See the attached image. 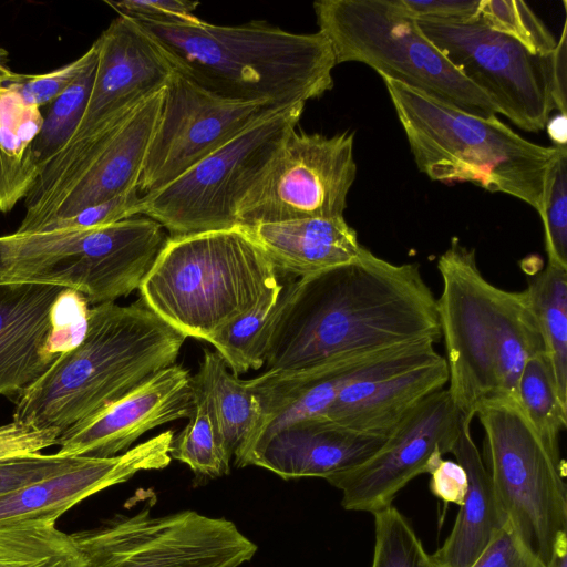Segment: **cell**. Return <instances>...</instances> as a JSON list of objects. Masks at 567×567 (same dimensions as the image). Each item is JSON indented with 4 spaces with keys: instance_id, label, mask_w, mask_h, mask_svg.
<instances>
[{
    "instance_id": "cell-31",
    "label": "cell",
    "mask_w": 567,
    "mask_h": 567,
    "mask_svg": "<svg viewBox=\"0 0 567 567\" xmlns=\"http://www.w3.org/2000/svg\"><path fill=\"white\" fill-rule=\"evenodd\" d=\"M516 402L535 430L550 444L559 445V435L567 426V402L559 394L545 351L526 361L517 381Z\"/></svg>"
},
{
    "instance_id": "cell-10",
    "label": "cell",
    "mask_w": 567,
    "mask_h": 567,
    "mask_svg": "<svg viewBox=\"0 0 567 567\" xmlns=\"http://www.w3.org/2000/svg\"><path fill=\"white\" fill-rule=\"evenodd\" d=\"M165 89L123 118L68 142L24 197L17 231L54 228L84 209L138 189Z\"/></svg>"
},
{
    "instance_id": "cell-6",
    "label": "cell",
    "mask_w": 567,
    "mask_h": 567,
    "mask_svg": "<svg viewBox=\"0 0 567 567\" xmlns=\"http://www.w3.org/2000/svg\"><path fill=\"white\" fill-rule=\"evenodd\" d=\"M279 285L266 252L237 226L167 237L140 299L186 338L210 342Z\"/></svg>"
},
{
    "instance_id": "cell-11",
    "label": "cell",
    "mask_w": 567,
    "mask_h": 567,
    "mask_svg": "<svg viewBox=\"0 0 567 567\" xmlns=\"http://www.w3.org/2000/svg\"><path fill=\"white\" fill-rule=\"evenodd\" d=\"M306 104L282 109L251 125L162 188L141 197L140 215L171 236L237 227V208L286 137Z\"/></svg>"
},
{
    "instance_id": "cell-20",
    "label": "cell",
    "mask_w": 567,
    "mask_h": 567,
    "mask_svg": "<svg viewBox=\"0 0 567 567\" xmlns=\"http://www.w3.org/2000/svg\"><path fill=\"white\" fill-rule=\"evenodd\" d=\"M174 432L167 430L112 457L78 465L0 496V524L54 522L81 501L142 471L168 466Z\"/></svg>"
},
{
    "instance_id": "cell-32",
    "label": "cell",
    "mask_w": 567,
    "mask_h": 567,
    "mask_svg": "<svg viewBox=\"0 0 567 567\" xmlns=\"http://www.w3.org/2000/svg\"><path fill=\"white\" fill-rule=\"evenodd\" d=\"M194 392L189 421L174 435L169 456L188 465L198 476L218 477L229 472L230 460L223 450L206 400Z\"/></svg>"
},
{
    "instance_id": "cell-28",
    "label": "cell",
    "mask_w": 567,
    "mask_h": 567,
    "mask_svg": "<svg viewBox=\"0 0 567 567\" xmlns=\"http://www.w3.org/2000/svg\"><path fill=\"white\" fill-rule=\"evenodd\" d=\"M557 389L567 402V269L547 264L525 289Z\"/></svg>"
},
{
    "instance_id": "cell-5",
    "label": "cell",
    "mask_w": 567,
    "mask_h": 567,
    "mask_svg": "<svg viewBox=\"0 0 567 567\" xmlns=\"http://www.w3.org/2000/svg\"><path fill=\"white\" fill-rule=\"evenodd\" d=\"M420 172L446 184L473 183L528 204L539 214L560 146L525 140L492 116L482 118L380 74Z\"/></svg>"
},
{
    "instance_id": "cell-48",
    "label": "cell",
    "mask_w": 567,
    "mask_h": 567,
    "mask_svg": "<svg viewBox=\"0 0 567 567\" xmlns=\"http://www.w3.org/2000/svg\"><path fill=\"white\" fill-rule=\"evenodd\" d=\"M547 567H567V534L559 537Z\"/></svg>"
},
{
    "instance_id": "cell-41",
    "label": "cell",
    "mask_w": 567,
    "mask_h": 567,
    "mask_svg": "<svg viewBox=\"0 0 567 567\" xmlns=\"http://www.w3.org/2000/svg\"><path fill=\"white\" fill-rule=\"evenodd\" d=\"M472 567H544L523 545L508 524L491 538Z\"/></svg>"
},
{
    "instance_id": "cell-26",
    "label": "cell",
    "mask_w": 567,
    "mask_h": 567,
    "mask_svg": "<svg viewBox=\"0 0 567 567\" xmlns=\"http://www.w3.org/2000/svg\"><path fill=\"white\" fill-rule=\"evenodd\" d=\"M193 384L206 400L223 450L231 460L258 429L261 409L256 395L216 351L208 349H204Z\"/></svg>"
},
{
    "instance_id": "cell-40",
    "label": "cell",
    "mask_w": 567,
    "mask_h": 567,
    "mask_svg": "<svg viewBox=\"0 0 567 567\" xmlns=\"http://www.w3.org/2000/svg\"><path fill=\"white\" fill-rule=\"evenodd\" d=\"M59 429H38L14 422L0 426V460L41 453L42 450L58 445Z\"/></svg>"
},
{
    "instance_id": "cell-14",
    "label": "cell",
    "mask_w": 567,
    "mask_h": 567,
    "mask_svg": "<svg viewBox=\"0 0 567 567\" xmlns=\"http://www.w3.org/2000/svg\"><path fill=\"white\" fill-rule=\"evenodd\" d=\"M353 143L351 131H292L240 200L238 226L343 216L357 176Z\"/></svg>"
},
{
    "instance_id": "cell-21",
    "label": "cell",
    "mask_w": 567,
    "mask_h": 567,
    "mask_svg": "<svg viewBox=\"0 0 567 567\" xmlns=\"http://www.w3.org/2000/svg\"><path fill=\"white\" fill-rule=\"evenodd\" d=\"M398 348L306 370L265 371L245 380L259 402L261 417L254 435L235 454V464L248 466L252 454L285 427L323 416L344 384L371 370Z\"/></svg>"
},
{
    "instance_id": "cell-36",
    "label": "cell",
    "mask_w": 567,
    "mask_h": 567,
    "mask_svg": "<svg viewBox=\"0 0 567 567\" xmlns=\"http://www.w3.org/2000/svg\"><path fill=\"white\" fill-rule=\"evenodd\" d=\"M548 264L567 269V147L560 146L547 176L542 209Z\"/></svg>"
},
{
    "instance_id": "cell-15",
    "label": "cell",
    "mask_w": 567,
    "mask_h": 567,
    "mask_svg": "<svg viewBox=\"0 0 567 567\" xmlns=\"http://www.w3.org/2000/svg\"><path fill=\"white\" fill-rule=\"evenodd\" d=\"M286 107L223 97L176 70L143 164L141 195L173 182L262 118Z\"/></svg>"
},
{
    "instance_id": "cell-44",
    "label": "cell",
    "mask_w": 567,
    "mask_h": 567,
    "mask_svg": "<svg viewBox=\"0 0 567 567\" xmlns=\"http://www.w3.org/2000/svg\"><path fill=\"white\" fill-rule=\"evenodd\" d=\"M430 475V489L434 496L457 505L463 503L467 489V476L457 462L442 460Z\"/></svg>"
},
{
    "instance_id": "cell-13",
    "label": "cell",
    "mask_w": 567,
    "mask_h": 567,
    "mask_svg": "<svg viewBox=\"0 0 567 567\" xmlns=\"http://www.w3.org/2000/svg\"><path fill=\"white\" fill-rule=\"evenodd\" d=\"M71 535L86 567H238L257 551L231 520L190 509L155 517L151 505Z\"/></svg>"
},
{
    "instance_id": "cell-39",
    "label": "cell",
    "mask_w": 567,
    "mask_h": 567,
    "mask_svg": "<svg viewBox=\"0 0 567 567\" xmlns=\"http://www.w3.org/2000/svg\"><path fill=\"white\" fill-rule=\"evenodd\" d=\"M118 14L133 19L164 23H195L200 19L193 12L200 4L189 0H123L105 1Z\"/></svg>"
},
{
    "instance_id": "cell-7",
    "label": "cell",
    "mask_w": 567,
    "mask_h": 567,
    "mask_svg": "<svg viewBox=\"0 0 567 567\" xmlns=\"http://www.w3.org/2000/svg\"><path fill=\"white\" fill-rule=\"evenodd\" d=\"M167 237L148 217L101 227H64L0 236V285L59 286L89 303L115 302L140 289Z\"/></svg>"
},
{
    "instance_id": "cell-45",
    "label": "cell",
    "mask_w": 567,
    "mask_h": 567,
    "mask_svg": "<svg viewBox=\"0 0 567 567\" xmlns=\"http://www.w3.org/2000/svg\"><path fill=\"white\" fill-rule=\"evenodd\" d=\"M567 23L564 22L560 39L555 49V91L557 110L566 115V80H567Z\"/></svg>"
},
{
    "instance_id": "cell-3",
    "label": "cell",
    "mask_w": 567,
    "mask_h": 567,
    "mask_svg": "<svg viewBox=\"0 0 567 567\" xmlns=\"http://www.w3.org/2000/svg\"><path fill=\"white\" fill-rule=\"evenodd\" d=\"M136 20L176 69L226 99L276 107L306 104L333 87L337 65L328 39L265 21L219 25L203 21Z\"/></svg>"
},
{
    "instance_id": "cell-2",
    "label": "cell",
    "mask_w": 567,
    "mask_h": 567,
    "mask_svg": "<svg viewBox=\"0 0 567 567\" xmlns=\"http://www.w3.org/2000/svg\"><path fill=\"white\" fill-rule=\"evenodd\" d=\"M442 291L436 311L449 371V392L470 423L481 405L516 400L526 361L544 351L525 290L509 291L481 272L475 250L457 238L440 256Z\"/></svg>"
},
{
    "instance_id": "cell-29",
    "label": "cell",
    "mask_w": 567,
    "mask_h": 567,
    "mask_svg": "<svg viewBox=\"0 0 567 567\" xmlns=\"http://www.w3.org/2000/svg\"><path fill=\"white\" fill-rule=\"evenodd\" d=\"M0 567H86L72 535L54 522L0 524Z\"/></svg>"
},
{
    "instance_id": "cell-18",
    "label": "cell",
    "mask_w": 567,
    "mask_h": 567,
    "mask_svg": "<svg viewBox=\"0 0 567 567\" xmlns=\"http://www.w3.org/2000/svg\"><path fill=\"white\" fill-rule=\"evenodd\" d=\"M95 42L93 84L84 114L68 142L126 116L165 89L177 70L162 47L127 16L118 14Z\"/></svg>"
},
{
    "instance_id": "cell-23",
    "label": "cell",
    "mask_w": 567,
    "mask_h": 567,
    "mask_svg": "<svg viewBox=\"0 0 567 567\" xmlns=\"http://www.w3.org/2000/svg\"><path fill=\"white\" fill-rule=\"evenodd\" d=\"M386 437L352 431L324 416L310 417L275 434L252 454L248 465L269 470L284 480H327L363 464Z\"/></svg>"
},
{
    "instance_id": "cell-47",
    "label": "cell",
    "mask_w": 567,
    "mask_h": 567,
    "mask_svg": "<svg viewBox=\"0 0 567 567\" xmlns=\"http://www.w3.org/2000/svg\"><path fill=\"white\" fill-rule=\"evenodd\" d=\"M14 71L11 70L9 65V53L7 50L0 48V85L8 82ZM0 213H7L4 203H3V196H2V188H1V181H0Z\"/></svg>"
},
{
    "instance_id": "cell-12",
    "label": "cell",
    "mask_w": 567,
    "mask_h": 567,
    "mask_svg": "<svg viewBox=\"0 0 567 567\" xmlns=\"http://www.w3.org/2000/svg\"><path fill=\"white\" fill-rule=\"evenodd\" d=\"M415 20L450 64L492 101L497 114L527 132L545 128L557 110L555 51L534 54L478 16L464 22Z\"/></svg>"
},
{
    "instance_id": "cell-1",
    "label": "cell",
    "mask_w": 567,
    "mask_h": 567,
    "mask_svg": "<svg viewBox=\"0 0 567 567\" xmlns=\"http://www.w3.org/2000/svg\"><path fill=\"white\" fill-rule=\"evenodd\" d=\"M440 340L436 298L419 264H393L362 247L349 264L284 286L265 371Z\"/></svg>"
},
{
    "instance_id": "cell-9",
    "label": "cell",
    "mask_w": 567,
    "mask_h": 567,
    "mask_svg": "<svg viewBox=\"0 0 567 567\" xmlns=\"http://www.w3.org/2000/svg\"><path fill=\"white\" fill-rule=\"evenodd\" d=\"M482 458L503 524L547 567L557 540L567 534V486L559 445L547 442L516 400L480 406Z\"/></svg>"
},
{
    "instance_id": "cell-16",
    "label": "cell",
    "mask_w": 567,
    "mask_h": 567,
    "mask_svg": "<svg viewBox=\"0 0 567 567\" xmlns=\"http://www.w3.org/2000/svg\"><path fill=\"white\" fill-rule=\"evenodd\" d=\"M464 422L449 390L441 389L421 401L373 456L327 481L342 492L344 509L373 514L390 506L414 477L430 474L444 454H452Z\"/></svg>"
},
{
    "instance_id": "cell-33",
    "label": "cell",
    "mask_w": 567,
    "mask_h": 567,
    "mask_svg": "<svg viewBox=\"0 0 567 567\" xmlns=\"http://www.w3.org/2000/svg\"><path fill=\"white\" fill-rule=\"evenodd\" d=\"M96 62L97 59L59 97L50 103L33 145V154L40 173L75 132L85 111Z\"/></svg>"
},
{
    "instance_id": "cell-17",
    "label": "cell",
    "mask_w": 567,
    "mask_h": 567,
    "mask_svg": "<svg viewBox=\"0 0 567 567\" xmlns=\"http://www.w3.org/2000/svg\"><path fill=\"white\" fill-rule=\"evenodd\" d=\"M449 382L432 342L403 346L339 391L324 417L355 432L388 436L427 395Z\"/></svg>"
},
{
    "instance_id": "cell-38",
    "label": "cell",
    "mask_w": 567,
    "mask_h": 567,
    "mask_svg": "<svg viewBox=\"0 0 567 567\" xmlns=\"http://www.w3.org/2000/svg\"><path fill=\"white\" fill-rule=\"evenodd\" d=\"M83 458L38 453L0 460V496L69 470Z\"/></svg>"
},
{
    "instance_id": "cell-19",
    "label": "cell",
    "mask_w": 567,
    "mask_h": 567,
    "mask_svg": "<svg viewBox=\"0 0 567 567\" xmlns=\"http://www.w3.org/2000/svg\"><path fill=\"white\" fill-rule=\"evenodd\" d=\"M194 398L193 375L175 363L92 416L62 431L56 454L68 457L122 454L144 433L189 419Z\"/></svg>"
},
{
    "instance_id": "cell-34",
    "label": "cell",
    "mask_w": 567,
    "mask_h": 567,
    "mask_svg": "<svg viewBox=\"0 0 567 567\" xmlns=\"http://www.w3.org/2000/svg\"><path fill=\"white\" fill-rule=\"evenodd\" d=\"M373 515L375 543L371 567H439L399 509L390 505Z\"/></svg>"
},
{
    "instance_id": "cell-8",
    "label": "cell",
    "mask_w": 567,
    "mask_h": 567,
    "mask_svg": "<svg viewBox=\"0 0 567 567\" xmlns=\"http://www.w3.org/2000/svg\"><path fill=\"white\" fill-rule=\"evenodd\" d=\"M313 10L336 62H360L471 115L497 114L492 101L461 75L393 0H320Z\"/></svg>"
},
{
    "instance_id": "cell-24",
    "label": "cell",
    "mask_w": 567,
    "mask_h": 567,
    "mask_svg": "<svg viewBox=\"0 0 567 567\" xmlns=\"http://www.w3.org/2000/svg\"><path fill=\"white\" fill-rule=\"evenodd\" d=\"M277 269L312 276L354 260L362 245L343 216L305 218L243 227Z\"/></svg>"
},
{
    "instance_id": "cell-22",
    "label": "cell",
    "mask_w": 567,
    "mask_h": 567,
    "mask_svg": "<svg viewBox=\"0 0 567 567\" xmlns=\"http://www.w3.org/2000/svg\"><path fill=\"white\" fill-rule=\"evenodd\" d=\"M64 290L51 285H0V395L17 399L64 352L54 318Z\"/></svg>"
},
{
    "instance_id": "cell-25",
    "label": "cell",
    "mask_w": 567,
    "mask_h": 567,
    "mask_svg": "<svg viewBox=\"0 0 567 567\" xmlns=\"http://www.w3.org/2000/svg\"><path fill=\"white\" fill-rule=\"evenodd\" d=\"M470 426L466 422L462 424L452 451L466 472L467 489L449 537L432 555L439 567H472L493 535L504 525Z\"/></svg>"
},
{
    "instance_id": "cell-42",
    "label": "cell",
    "mask_w": 567,
    "mask_h": 567,
    "mask_svg": "<svg viewBox=\"0 0 567 567\" xmlns=\"http://www.w3.org/2000/svg\"><path fill=\"white\" fill-rule=\"evenodd\" d=\"M141 197L138 189L91 206L76 216L60 223L54 228L101 227L140 215ZM49 230V229H48Z\"/></svg>"
},
{
    "instance_id": "cell-30",
    "label": "cell",
    "mask_w": 567,
    "mask_h": 567,
    "mask_svg": "<svg viewBox=\"0 0 567 567\" xmlns=\"http://www.w3.org/2000/svg\"><path fill=\"white\" fill-rule=\"evenodd\" d=\"M282 288L284 285L280 284L255 309L209 342L235 375L258 370L265 365Z\"/></svg>"
},
{
    "instance_id": "cell-27",
    "label": "cell",
    "mask_w": 567,
    "mask_h": 567,
    "mask_svg": "<svg viewBox=\"0 0 567 567\" xmlns=\"http://www.w3.org/2000/svg\"><path fill=\"white\" fill-rule=\"evenodd\" d=\"M42 123L40 109L28 104L10 80L0 85V181L6 212L24 199L40 175L33 145Z\"/></svg>"
},
{
    "instance_id": "cell-43",
    "label": "cell",
    "mask_w": 567,
    "mask_h": 567,
    "mask_svg": "<svg viewBox=\"0 0 567 567\" xmlns=\"http://www.w3.org/2000/svg\"><path fill=\"white\" fill-rule=\"evenodd\" d=\"M414 19L464 22L478 16L481 0H393Z\"/></svg>"
},
{
    "instance_id": "cell-4",
    "label": "cell",
    "mask_w": 567,
    "mask_h": 567,
    "mask_svg": "<svg viewBox=\"0 0 567 567\" xmlns=\"http://www.w3.org/2000/svg\"><path fill=\"white\" fill-rule=\"evenodd\" d=\"M185 339L141 299L95 305L81 342L16 399L12 421L64 431L175 364Z\"/></svg>"
},
{
    "instance_id": "cell-37",
    "label": "cell",
    "mask_w": 567,
    "mask_h": 567,
    "mask_svg": "<svg viewBox=\"0 0 567 567\" xmlns=\"http://www.w3.org/2000/svg\"><path fill=\"white\" fill-rule=\"evenodd\" d=\"M97 59V45H92L76 60L43 74H20L14 72L10 83L22 99L41 109L59 97Z\"/></svg>"
},
{
    "instance_id": "cell-35",
    "label": "cell",
    "mask_w": 567,
    "mask_h": 567,
    "mask_svg": "<svg viewBox=\"0 0 567 567\" xmlns=\"http://www.w3.org/2000/svg\"><path fill=\"white\" fill-rule=\"evenodd\" d=\"M478 17L491 29L509 35L534 54L548 55L557 41L524 1L481 0Z\"/></svg>"
},
{
    "instance_id": "cell-46",
    "label": "cell",
    "mask_w": 567,
    "mask_h": 567,
    "mask_svg": "<svg viewBox=\"0 0 567 567\" xmlns=\"http://www.w3.org/2000/svg\"><path fill=\"white\" fill-rule=\"evenodd\" d=\"M545 127H547L548 136L556 144L555 146H566L567 115L559 113L549 118Z\"/></svg>"
}]
</instances>
